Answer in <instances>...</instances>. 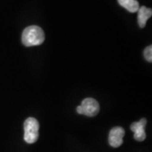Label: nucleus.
Masks as SVG:
<instances>
[{"label":"nucleus","instance_id":"obj_5","mask_svg":"<svg viewBox=\"0 0 152 152\" xmlns=\"http://www.w3.org/2000/svg\"><path fill=\"white\" fill-rule=\"evenodd\" d=\"M146 124H147V120L142 118L140 121L133 123L130 125L131 130L134 132V138L137 141L142 142L146 139V133L144 130Z\"/></svg>","mask_w":152,"mask_h":152},{"label":"nucleus","instance_id":"obj_2","mask_svg":"<svg viewBox=\"0 0 152 152\" xmlns=\"http://www.w3.org/2000/svg\"><path fill=\"white\" fill-rule=\"evenodd\" d=\"M39 125L37 120L30 117L24 123V140L28 144H33L37 141L39 137Z\"/></svg>","mask_w":152,"mask_h":152},{"label":"nucleus","instance_id":"obj_7","mask_svg":"<svg viewBox=\"0 0 152 152\" xmlns=\"http://www.w3.org/2000/svg\"><path fill=\"white\" fill-rule=\"evenodd\" d=\"M119 4L131 13H135L140 8L137 0H118Z\"/></svg>","mask_w":152,"mask_h":152},{"label":"nucleus","instance_id":"obj_1","mask_svg":"<svg viewBox=\"0 0 152 152\" xmlns=\"http://www.w3.org/2000/svg\"><path fill=\"white\" fill-rule=\"evenodd\" d=\"M43 30L37 26H28L22 33V42L26 47L40 45L45 41Z\"/></svg>","mask_w":152,"mask_h":152},{"label":"nucleus","instance_id":"obj_4","mask_svg":"<svg viewBox=\"0 0 152 152\" xmlns=\"http://www.w3.org/2000/svg\"><path fill=\"white\" fill-rule=\"evenodd\" d=\"M125 130L121 127H115L110 131L109 135V143L112 147L117 148L122 145L123 137L125 136Z\"/></svg>","mask_w":152,"mask_h":152},{"label":"nucleus","instance_id":"obj_6","mask_svg":"<svg viewBox=\"0 0 152 152\" xmlns=\"http://www.w3.org/2000/svg\"><path fill=\"white\" fill-rule=\"evenodd\" d=\"M138 15H137V20L138 24L140 26V28H144L147 23V20L149 18H151L152 15L151 9L147 8L146 7H141L138 9Z\"/></svg>","mask_w":152,"mask_h":152},{"label":"nucleus","instance_id":"obj_3","mask_svg":"<svg viewBox=\"0 0 152 152\" xmlns=\"http://www.w3.org/2000/svg\"><path fill=\"white\" fill-rule=\"evenodd\" d=\"M81 114L88 117H94L99 112V104L93 98H86L82 102L80 105Z\"/></svg>","mask_w":152,"mask_h":152},{"label":"nucleus","instance_id":"obj_8","mask_svg":"<svg viewBox=\"0 0 152 152\" xmlns=\"http://www.w3.org/2000/svg\"><path fill=\"white\" fill-rule=\"evenodd\" d=\"M144 56L145 57L146 60L149 62L152 61V46H148L146 47L144 51Z\"/></svg>","mask_w":152,"mask_h":152}]
</instances>
